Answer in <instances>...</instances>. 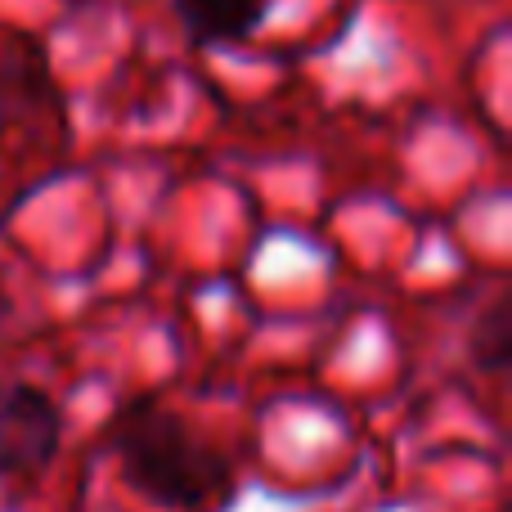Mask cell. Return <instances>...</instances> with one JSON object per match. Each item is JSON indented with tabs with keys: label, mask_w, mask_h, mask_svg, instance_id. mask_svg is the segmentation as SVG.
<instances>
[{
	"label": "cell",
	"mask_w": 512,
	"mask_h": 512,
	"mask_svg": "<svg viewBox=\"0 0 512 512\" xmlns=\"http://www.w3.org/2000/svg\"><path fill=\"white\" fill-rule=\"evenodd\" d=\"M117 472L149 504L171 512H221L234 499V463L176 409L135 396L108 423Z\"/></svg>",
	"instance_id": "obj_1"
},
{
	"label": "cell",
	"mask_w": 512,
	"mask_h": 512,
	"mask_svg": "<svg viewBox=\"0 0 512 512\" xmlns=\"http://www.w3.org/2000/svg\"><path fill=\"white\" fill-rule=\"evenodd\" d=\"M63 414L50 391L32 382H0V477H36L54 463Z\"/></svg>",
	"instance_id": "obj_2"
},
{
	"label": "cell",
	"mask_w": 512,
	"mask_h": 512,
	"mask_svg": "<svg viewBox=\"0 0 512 512\" xmlns=\"http://www.w3.org/2000/svg\"><path fill=\"white\" fill-rule=\"evenodd\" d=\"M270 0H176V14L194 45H234L261 27Z\"/></svg>",
	"instance_id": "obj_3"
},
{
	"label": "cell",
	"mask_w": 512,
	"mask_h": 512,
	"mask_svg": "<svg viewBox=\"0 0 512 512\" xmlns=\"http://www.w3.org/2000/svg\"><path fill=\"white\" fill-rule=\"evenodd\" d=\"M508 351H512V315H508V301L499 297L486 315H477V328H472V360H477V369L499 373L508 364Z\"/></svg>",
	"instance_id": "obj_4"
}]
</instances>
